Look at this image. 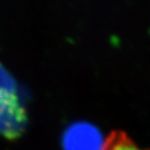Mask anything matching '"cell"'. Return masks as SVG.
Segmentation results:
<instances>
[{
    "mask_svg": "<svg viewBox=\"0 0 150 150\" xmlns=\"http://www.w3.org/2000/svg\"><path fill=\"white\" fill-rule=\"evenodd\" d=\"M62 142L64 150H105L108 139L96 125L77 121L67 127Z\"/></svg>",
    "mask_w": 150,
    "mask_h": 150,
    "instance_id": "6da1fadb",
    "label": "cell"
},
{
    "mask_svg": "<svg viewBox=\"0 0 150 150\" xmlns=\"http://www.w3.org/2000/svg\"><path fill=\"white\" fill-rule=\"evenodd\" d=\"M26 125V114L17 93L0 96V134L16 137Z\"/></svg>",
    "mask_w": 150,
    "mask_h": 150,
    "instance_id": "7a4b0ae2",
    "label": "cell"
},
{
    "mask_svg": "<svg viewBox=\"0 0 150 150\" xmlns=\"http://www.w3.org/2000/svg\"><path fill=\"white\" fill-rule=\"evenodd\" d=\"M17 93V83L9 70L0 64V96Z\"/></svg>",
    "mask_w": 150,
    "mask_h": 150,
    "instance_id": "277c9868",
    "label": "cell"
},
{
    "mask_svg": "<svg viewBox=\"0 0 150 150\" xmlns=\"http://www.w3.org/2000/svg\"><path fill=\"white\" fill-rule=\"evenodd\" d=\"M105 150H150L137 144L133 139L123 133H116L108 139Z\"/></svg>",
    "mask_w": 150,
    "mask_h": 150,
    "instance_id": "3957f363",
    "label": "cell"
}]
</instances>
